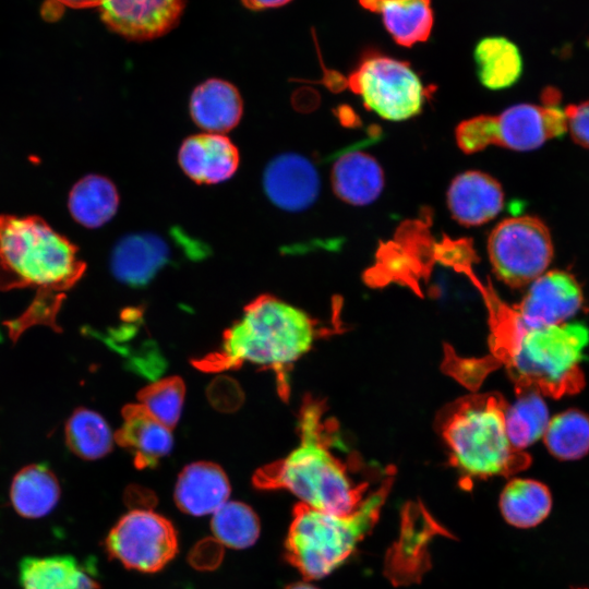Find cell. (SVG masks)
Masks as SVG:
<instances>
[{
  "label": "cell",
  "instance_id": "d6986e66",
  "mask_svg": "<svg viewBox=\"0 0 589 589\" xmlns=\"http://www.w3.org/2000/svg\"><path fill=\"white\" fill-rule=\"evenodd\" d=\"M334 193L345 203L364 206L373 203L384 189V171L370 154L351 151L338 156L332 167Z\"/></svg>",
  "mask_w": 589,
  "mask_h": 589
},
{
  "label": "cell",
  "instance_id": "52a82bcc",
  "mask_svg": "<svg viewBox=\"0 0 589 589\" xmlns=\"http://www.w3.org/2000/svg\"><path fill=\"white\" fill-rule=\"evenodd\" d=\"M543 105L518 104L498 115H480L461 121L455 129L458 147L473 154L489 146L529 152L548 140L567 132L565 110L560 93L549 87L542 93Z\"/></svg>",
  "mask_w": 589,
  "mask_h": 589
},
{
  "label": "cell",
  "instance_id": "9a60e30c",
  "mask_svg": "<svg viewBox=\"0 0 589 589\" xmlns=\"http://www.w3.org/2000/svg\"><path fill=\"white\" fill-rule=\"evenodd\" d=\"M446 202L454 220L466 227L494 219L504 207V192L492 176L468 170L456 176L447 190Z\"/></svg>",
  "mask_w": 589,
  "mask_h": 589
},
{
  "label": "cell",
  "instance_id": "cb8c5ba5",
  "mask_svg": "<svg viewBox=\"0 0 589 589\" xmlns=\"http://www.w3.org/2000/svg\"><path fill=\"white\" fill-rule=\"evenodd\" d=\"M61 490L53 472L43 465L22 468L13 478L10 500L15 512L28 519L48 515L58 504Z\"/></svg>",
  "mask_w": 589,
  "mask_h": 589
},
{
  "label": "cell",
  "instance_id": "6da1fadb",
  "mask_svg": "<svg viewBox=\"0 0 589 589\" xmlns=\"http://www.w3.org/2000/svg\"><path fill=\"white\" fill-rule=\"evenodd\" d=\"M490 332V354L472 362L479 376L504 365L516 394L534 390L561 398L584 388L580 364L589 345V328L584 323L529 328L513 305L497 317Z\"/></svg>",
  "mask_w": 589,
  "mask_h": 589
},
{
  "label": "cell",
  "instance_id": "5bb4252c",
  "mask_svg": "<svg viewBox=\"0 0 589 589\" xmlns=\"http://www.w3.org/2000/svg\"><path fill=\"white\" fill-rule=\"evenodd\" d=\"M178 163L182 171L197 184H217L227 181L238 170V147L220 133H200L183 140Z\"/></svg>",
  "mask_w": 589,
  "mask_h": 589
},
{
  "label": "cell",
  "instance_id": "4dcf8cb0",
  "mask_svg": "<svg viewBox=\"0 0 589 589\" xmlns=\"http://www.w3.org/2000/svg\"><path fill=\"white\" fill-rule=\"evenodd\" d=\"M184 394L183 381L170 376L143 388L139 394V404L156 420L172 429L181 417Z\"/></svg>",
  "mask_w": 589,
  "mask_h": 589
},
{
  "label": "cell",
  "instance_id": "d4e9b609",
  "mask_svg": "<svg viewBox=\"0 0 589 589\" xmlns=\"http://www.w3.org/2000/svg\"><path fill=\"white\" fill-rule=\"evenodd\" d=\"M552 494L542 482L515 478L502 490L500 510L507 524L528 529L541 524L551 513Z\"/></svg>",
  "mask_w": 589,
  "mask_h": 589
},
{
  "label": "cell",
  "instance_id": "7c38bea8",
  "mask_svg": "<svg viewBox=\"0 0 589 589\" xmlns=\"http://www.w3.org/2000/svg\"><path fill=\"white\" fill-rule=\"evenodd\" d=\"M185 0H104L100 15L115 33L129 40H152L173 29Z\"/></svg>",
  "mask_w": 589,
  "mask_h": 589
},
{
  "label": "cell",
  "instance_id": "1f68e13d",
  "mask_svg": "<svg viewBox=\"0 0 589 589\" xmlns=\"http://www.w3.org/2000/svg\"><path fill=\"white\" fill-rule=\"evenodd\" d=\"M564 110L572 139L578 145L589 148V100L569 105Z\"/></svg>",
  "mask_w": 589,
  "mask_h": 589
},
{
  "label": "cell",
  "instance_id": "277c9868",
  "mask_svg": "<svg viewBox=\"0 0 589 589\" xmlns=\"http://www.w3.org/2000/svg\"><path fill=\"white\" fill-rule=\"evenodd\" d=\"M317 336L316 321L306 312L274 296L262 294L226 330L218 351L200 365L223 371L249 363L281 373L311 349Z\"/></svg>",
  "mask_w": 589,
  "mask_h": 589
},
{
  "label": "cell",
  "instance_id": "83f0119b",
  "mask_svg": "<svg viewBox=\"0 0 589 589\" xmlns=\"http://www.w3.org/2000/svg\"><path fill=\"white\" fill-rule=\"evenodd\" d=\"M552 456L560 460H577L589 453V414L568 409L550 419L543 435Z\"/></svg>",
  "mask_w": 589,
  "mask_h": 589
},
{
  "label": "cell",
  "instance_id": "484cf974",
  "mask_svg": "<svg viewBox=\"0 0 589 589\" xmlns=\"http://www.w3.org/2000/svg\"><path fill=\"white\" fill-rule=\"evenodd\" d=\"M119 193L106 177L88 175L77 181L69 195L72 217L87 228H98L117 213Z\"/></svg>",
  "mask_w": 589,
  "mask_h": 589
},
{
  "label": "cell",
  "instance_id": "ffe728a7",
  "mask_svg": "<svg viewBox=\"0 0 589 589\" xmlns=\"http://www.w3.org/2000/svg\"><path fill=\"white\" fill-rule=\"evenodd\" d=\"M189 111L196 125L211 133H224L238 125L243 101L238 88L221 79H208L192 92Z\"/></svg>",
  "mask_w": 589,
  "mask_h": 589
},
{
  "label": "cell",
  "instance_id": "4fadbf2b",
  "mask_svg": "<svg viewBox=\"0 0 589 589\" xmlns=\"http://www.w3.org/2000/svg\"><path fill=\"white\" fill-rule=\"evenodd\" d=\"M263 187L274 205L294 213L306 209L316 201L321 183L315 166L308 158L285 153L266 166Z\"/></svg>",
  "mask_w": 589,
  "mask_h": 589
},
{
  "label": "cell",
  "instance_id": "5b68a950",
  "mask_svg": "<svg viewBox=\"0 0 589 589\" xmlns=\"http://www.w3.org/2000/svg\"><path fill=\"white\" fill-rule=\"evenodd\" d=\"M507 405L498 393H483L458 398L438 412L437 431L464 480L509 477L531 464L530 455L508 438Z\"/></svg>",
  "mask_w": 589,
  "mask_h": 589
},
{
  "label": "cell",
  "instance_id": "30bf717a",
  "mask_svg": "<svg viewBox=\"0 0 589 589\" xmlns=\"http://www.w3.org/2000/svg\"><path fill=\"white\" fill-rule=\"evenodd\" d=\"M109 556L142 573L163 569L178 553L172 522L151 509H132L110 529L105 540Z\"/></svg>",
  "mask_w": 589,
  "mask_h": 589
},
{
  "label": "cell",
  "instance_id": "e575fe53",
  "mask_svg": "<svg viewBox=\"0 0 589 589\" xmlns=\"http://www.w3.org/2000/svg\"><path fill=\"white\" fill-rule=\"evenodd\" d=\"M285 589H318V588L306 581H298V582L288 585Z\"/></svg>",
  "mask_w": 589,
  "mask_h": 589
},
{
  "label": "cell",
  "instance_id": "f1b7e54d",
  "mask_svg": "<svg viewBox=\"0 0 589 589\" xmlns=\"http://www.w3.org/2000/svg\"><path fill=\"white\" fill-rule=\"evenodd\" d=\"M65 440L69 448L84 459H98L111 449L115 434L107 421L97 412L76 409L65 424Z\"/></svg>",
  "mask_w": 589,
  "mask_h": 589
},
{
  "label": "cell",
  "instance_id": "ac0fdd59",
  "mask_svg": "<svg viewBox=\"0 0 589 589\" xmlns=\"http://www.w3.org/2000/svg\"><path fill=\"white\" fill-rule=\"evenodd\" d=\"M230 491L228 477L218 465L196 461L180 472L173 496L181 512L199 517L215 513L228 501Z\"/></svg>",
  "mask_w": 589,
  "mask_h": 589
},
{
  "label": "cell",
  "instance_id": "8fae6325",
  "mask_svg": "<svg viewBox=\"0 0 589 589\" xmlns=\"http://www.w3.org/2000/svg\"><path fill=\"white\" fill-rule=\"evenodd\" d=\"M582 305V289L574 275L554 269L534 279L514 309L526 327L540 328L569 322Z\"/></svg>",
  "mask_w": 589,
  "mask_h": 589
},
{
  "label": "cell",
  "instance_id": "836d02e7",
  "mask_svg": "<svg viewBox=\"0 0 589 589\" xmlns=\"http://www.w3.org/2000/svg\"><path fill=\"white\" fill-rule=\"evenodd\" d=\"M56 1L70 8L83 9V8L100 7L104 0H56Z\"/></svg>",
  "mask_w": 589,
  "mask_h": 589
},
{
  "label": "cell",
  "instance_id": "8992f818",
  "mask_svg": "<svg viewBox=\"0 0 589 589\" xmlns=\"http://www.w3.org/2000/svg\"><path fill=\"white\" fill-rule=\"evenodd\" d=\"M393 484V473L352 513L340 515L297 503L285 540V557L305 580L342 565L374 528Z\"/></svg>",
  "mask_w": 589,
  "mask_h": 589
},
{
  "label": "cell",
  "instance_id": "2e32d148",
  "mask_svg": "<svg viewBox=\"0 0 589 589\" xmlns=\"http://www.w3.org/2000/svg\"><path fill=\"white\" fill-rule=\"evenodd\" d=\"M171 261V248L153 232L131 233L123 237L111 254L110 266L115 277L131 287L147 286Z\"/></svg>",
  "mask_w": 589,
  "mask_h": 589
},
{
  "label": "cell",
  "instance_id": "603a6c76",
  "mask_svg": "<svg viewBox=\"0 0 589 589\" xmlns=\"http://www.w3.org/2000/svg\"><path fill=\"white\" fill-rule=\"evenodd\" d=\"M473 60L479 82L491 91L513 86L524 70L522 57L517 45L500 35L479 39L473 49Z\"/></svg>",
  "mask_w": 589,
  "mask_h": 589
},
{
  "label": "cell",
  "instance_id": "f546056e",
  "mask_svg": "<svg viewBox=\"0 0 589 589\" xmlns=\"http://www.w3.org/2000/svg\"><path fill=\"white\" fill-rule=\"evenodd\" d=\"M211 529L215 538L226 546L247 549L256 542L261 525L249 505L227 501L212 514Z\"/></svg>",
  "mask_w": 589,
  "mask_h": 589
},
{
  "label": "cell",
  "instance_id": "7402d4cb",
  "mask_svg": "<svg viewBox=\"0 0 589 589\" xmlns=\"http://www.w3.org/2000/svg\"><path fill=\"white\" fill-rule=\"evenodd\" d=\"M22 589H98L94 572L72 555L24 557L19 565Z\"/></svg>",
  "mask_w": 589,
  "mask_h": 589
},
{
  "label": "cell",
  "instance_id": "3957f363",
  "mask_svg": "<svg viewBox=\"0 0 589 589\" xmlns=\"http://www.w3.org/2000/svg\"><path fill=\"white\" fill-rule=\"evenodd\" d=\"M323 405L306 402L300 413V444L283 459L260 468L253 484L260 490H287L312 508L346 515L364 501L368 483H358L348 465L333 454L332 424Z\"/></svg>",
  "mask_w": 589,
  "mask_h": 589
},
{
  "label": "cell",
  "instance_id": "4316f807",
  "mask_svg": "<svg viewBox=\"0 0 589 589\" xmlns=\"http://www.w3.org/2000/svg\"><path fill=\"white\" fill-rule=\"evenodd\" d=\"M550 413L542 395L534 390L517 394L514 404L507 405L505 426L513 446L524 450L541 437L550 422Z\"/></svg>",
  "mask_w": 589,
  "mask_h": 589
},
{
  "label": "cell",
  "instance_id": "ba28073f",
  "mask_svg": "<svg viewBox=\"0 0 589 589\" xmlns=\"http://www.w3.org/2000/svg\"><path fill=\"white\" fill-rule=\"evenodd\" d=\"M347 85L366 109L388 121L418 116L426 97V89L409 62L374 49L364 51Z\"/></svg>",
  "mask_w": 589,
  "mask_h": 589
},
{
  "label": "cell",
  "instance_id": "44dd1931",
  "mask_svg": "<svg viewBox=\"0 0 589 589\" xmlns=\"http://www.w3.org/2000/svg\"><path fill=\"white\" fill-rule=\"evenodd\" d=\"M364 10L381 16L393 40L410 48L426 41L434 25L431 0H358Z\"/></svg>",
  "mask_w": 589,
  "mask_h": 589
},
{
  "label": "cell",
  "instance_id": "9c48e42d",
  "mask_svg": "<svg viewBox=\"0 0 589 589\" xmlns=\"http://www.w3.org/2000/svg\"><path fill=\"white\" fill-rule=\"evenodd\" d=\"M553 242L545 224L534 216L502 220L488 238V254L496 277L512 288L530 285L546 272Z\"/></svg>",
  "mask_w": 589,
  "mask_h": 589
},
{
  "label": "cell",
  "instance_id": "d6a6232c",
  "mask_svg": "<svg viewBox=\"0 0 589 589\" xmlns=\"http://www.w3.org/2000/svg\"><path fill=\"white\" fill-rule=\"evenodd\" d=\"M290 1L291 0H241L242 4L252 11L283 7Z\"/></svg>",
  "mask_w": 589,
  "mask_h": 589
},
{
  "label": "cell",
  "instance_id": "e0dca14e",
  "mask_svg": "<svg viewBox=\"0 0 589 589\" xmlns=\"http://www.w3.org/2000/svg\"><path fill=\"white\" fill-rule=\"evenodd\" d=\"M115 441L132 454L137 468L156 467L173 447L171 429L152 417L140 404L124 407Z\"/></svg>",
  "mask_w": 589,
  "mask_h": 589
},
{
  "label": "cell",
  "instance_id": "7a4b0ae2",
  "mask_svg": "<svg viewBox=\"0 0 589 589\" xmlns=\"http://www.w3.org/2000/svg\"><path fill=\"white\" fill-rule=\"evenodd\" d=\"M85 268L77 248L44 219L0 215V290L33 288L37 292L27 311L10 323L12 337L38 324L56 328L64 293Z\"/></svg>",
  "mask_w": 589,
  "mask_h": 589
}]
</instances>
